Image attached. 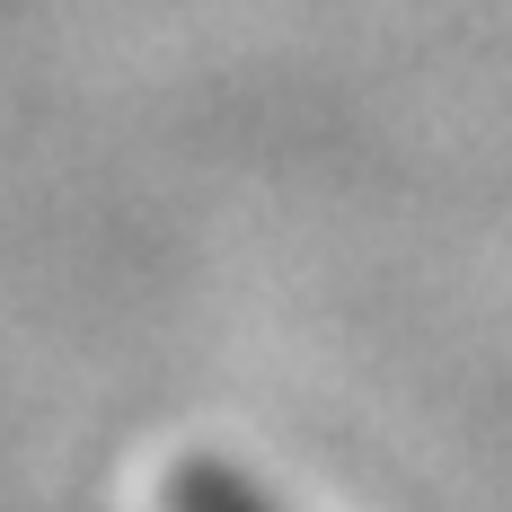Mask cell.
I'll use <instances>...</instances> for the list:
<instances>
[{
	"label": "cell",
	"mask_w": 512,
	"mask_h": 512,
	"mask_svg": "<svg viewBox=\"0 0 512 512\" xmlns=\"http://www.w3.org/2000/svg\"><path fill=\"white\" fill-rule=\"evenodd\" d=\"M177 512H256V504L239 495V486H221V477H204V486H195V495H186Z\"/></svg>",
	"instance_id": "cell-1"
}]
</instances>
